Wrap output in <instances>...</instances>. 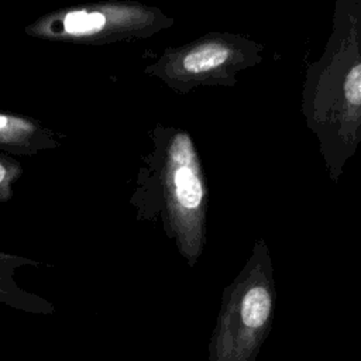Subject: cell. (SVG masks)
Masks as SVG:
<instances>
[{
    "mask_svg": "<svg viewBox=\"0 0 361 361\" xmlns=\"http://www.w3.org/2000/svg\"><path fill=\"white\" fill-rule=\"evenodd\" d=\"M27 265L37 267L39 262L27 257L0 251V303L27 313L52 314L55 307L49 300L23 289L17 283V271Z\"/></svg>",
    "mask_w": 361,
    "mask_h": 361,
    "instance_id": "52a82bcc",
    "label": "cell"
},
{
    "mask_svg": "<svg viewBox=\"0 0 361 361\" xmlns=\"http://www.w3.org/2000/svg\"><path fill=\"white\" fill-rule=\"evenodd\" d=\"M21 175V164L13 155L0 151V203H6L13 197L14 185Z\"/></svg>",
    "mask_w": 361,
    "mask_h": 361,
    "instance_id": "ba28073f",
    "label": "cell"
},
{
    "mask_svg": "<svg viewBox=\"0 0 361 361\" xmlns=\"http://www.w3.org/2000/svg\"><path fill=\"white\" fill-rule=\"evenodd\" d=\"M63 134L42 121L0 110V151L13 157H32L62 145Z\"/></svg>",
    "mask_w": 361,
    "mask_h": 361,
    "instance_id": "8992f818",
    "label": "cell"
},
{
    "mask_svg": "<svg viewBox=\"0 0 361 361\" xmlns=\"http://www.w3.org/2000/svg\"><path fill=\"white\" fill-rule=\"evenodd\" d=\"M264 59V45L235 32H207L199 38L165 48L142 72L175 93L199 87L234 86L237 73Z\"/></svg>",
    "mask_w": 361,
    "mask_h": 361,
    "instance_id": "5b68a950",
    "label": "cell"
},
{
    "mask_svg": "<svg viewBox=\"0 0 361 361\" xmlns=\"http://www.w3.org/2000/svg\"><path fill=\"white\" fill-rule=\"evenodd\" d=\"M151 147L141 158L130 204L135 219L162 226L179 255L195 267L207 235L209 190L196 144L189 131L157 123Z\"/></svg>",
    "mask_w": 361,
    "mask_h": 361,
    "instance_id": "7a4b0ae2",
    "label": "cell"
},
{
    "mask_svg": "<svg viewBox=\"0 0 361 361\" xmlns=\"http://www.w3.org/2000/svg\"><path fill=\"white\" fill-rule=\"evenodd\" d=\"M175 20L158 7L134 0H106L48 11L24 27L37 39L107 45L152 37L171 28Z\"/></svg>",
    "mask_w": 361,
    "mask_h": 361,
    "instance_id": "277c9868",
    "label": "cell"
},
{
    "mask_svg": "<svg viewBox=\"0 0 361 361\" xmlns=\"http://www.w3.org/2000/svg\"><path fill=\"white\" fill-rule=\"evenodd\" d=\"M271 250L258 238L238 275L224 288L207 361H255L275 313Z\"/></svg>",
    "mask_w": 361,
    "mask_h": 361,
    "instance_id": "3957f363",
    "label": "cell"
},
{
    "mask_svg": "<svg viewBox=\"0 0 361 361\" xmlns=\"http://www.w3.org/2000/svg\"><path fill=\"white\" fill-rule=\"evenodd\" d=\"M331 32L302 89V114L314 134L331 182L361 142V1L337 0Z\"/></svg>",
    "mask_w": 361,
    "mask_h": 361,
    "instance_id": "6da1fadb",
    "label": "cell"
}]
</instances>
